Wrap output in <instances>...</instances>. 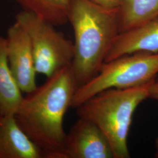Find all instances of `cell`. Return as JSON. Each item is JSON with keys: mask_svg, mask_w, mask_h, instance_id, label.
Returning a JSON list of instances; mask_svg holds the SVG:
<instances>
[{"mask_svg": "<svg viewBox=\"0 0 158 158\" xmlns=\"http://www.w3.org/2000/svg\"><path fill=\"white\" fill-rule=\"evenodd\" d=\"M23 97L8 60L6 39L0 33V114L14 115Z\"/></svg>", "mask_w": 158, "mask_h": 158, "instance_id": "30bf717a", "label": "cell"}, {"mask_svg": "<svg viewBox=\"0 0 158 158\" xmlns=\"http://www.w3.org/2000/svg\"><path fill=\"white\" fill-rule=\"evenodd\" d=\"M7 56L12 73L22 92L28 93L37 87L34 53L28 35L15 21L6 34Z\"/></svg>", "mask_w": 158, "mask_h": 158, "instance_id": "8992f818", "label": "cell"}, {"mask_svg": "<svg viewBox=\"0 0 158 158\" xmlns=\"http://www.w3.org/2000/svg\"><path fill=\"white\" fill-rule=\"evenodd\" d=\"M153 81L131 89L102 91L76 108L79 118L90 120L106 136L114 158H130L128 138L133 115L139 105L148 98Z\"/></svg>", "mask_w": 158, "mask_h": 158, "instance_id": "3957f363", "label": "cell"}, {"mask_svg": "<svg viewBox=\"0 0 158 158\" xmlns=\"http://www.w3.org/2000/svg\"><path fill=\"white\" fill-rule=\"evenodd\" d=\"M15 21L28 35L37 73L48 78L62 68L72 65L74 43L57 31L55 26L23 10L17 14Z\"/></svg>", "mask_w": 158, "mask_h": 158, "instance_id": "5b68a950", "label": "cell"}, {"mask_svg": "<svg viewBox=\"0 0 158 158\" xmlns=\"http://www.w3.org/2000/svg\"><path fill=\"white\" fill-rule=\"evenodd\" d=\"M77 88L72 65L67 66L23 96L17 108V123L44 158H63L67 134L63 119Z\"/></svg>", "mask_w": 158, "mask_h": 158, "instance_id": "6da1fadb", "label": "cell"}, {"mask_svg": "<svg viewBox=\"0 0 158 158\" xmlns=\"http://www.w3.org/2000/svg\"><path fill=\"white\" fill-rule=\"evenodd\" d=\"M158 74V53L135 52L105 62L93 78L77 88L72 107H77L107 89H127L146 85L156 80Z\"/></svg>", "mask_w": 158, "mask_h": 158, "instance_id": "277c9868", "label": "cell"}, {"mask_svg": "<svg viewBox=\"0 0 158 158\" xmlns=\"http://www.w3.org/2000/svg\"><path fill=\"white\" fill-rule=\"evenodd\" d=\"M148 98L158 101V81L154 80L149 89Z\"/></svg>", "mask_w": 158, "mask_h": 158, "instance_id": "5bb4252c", "label": "cell"}, {"mask_svg": "<svg viewBox=\"0 0 158 158\" xmlns=\"http://www.w3.org/2000/svg\"><path fill=\"white\" fill-rule=\"evenodd\" d=\"M119 32L134 28L158 15V0H121Z\"/></svg>", "mask_w": 158, "mask_h": 158, "instance_id": "8fae6325", "label": "cell"}, {"mask_svg": "<svg viewBox=\"0 0 158 158\" xmlns=\"http://www.w3.org/2000/svg\"><path fill=\"white\" fill-rule=\"evenodd\" d=\"M63 158H114L110 143L94 123L79 118L66 134Z\"/></svg>", "mask_w": 158, "mask_h": 158, "instance_id": "52a82bcc", "label": "cell"}, {"mask_svg": "<svg viewBox=\"0 0 158 158\" xmlns=\"http://www.w3.org/2000/svg\"><path fill=\"white\" fill-rule=\"evenodd\" d=\"M68 22L73 30L72 68L79 87L98 73L120 33L118 8H104L90 0H72Z\"/></svg>", "mask_w": 158, "mask_h": 158, "instance_id": "7a4b0ae2", "label": "cell"}, {"mask_svg": "<svg viewBox=\"0 0 158 158\" xmlns=\"http://www.w3.org/2000/svg\"><path fill=\"white\" fill-rule=\"evenodd\" d=\"M139 52L158 53V15L137 27L120 32L105 62Z\"/></svg>", "mask_w": 158, "mask_h": 158, "instance_id": "ba28073f", "label": "cell"}, {"mask_svg": "<svg viewBox=\"0 0 158 158\" xmlns=\"http://www.w3.org/2000/svg\"><path fill=\"white\" fill-rule=\"evenodd\" d=\"M98 6L102 7L110 8V9H117L119 8L121 0H90Z\"/></svg>", "mask_w": 158, "mask_h": 158, "instance_id": "4fadbf2b", "label": "cell"}, {"mask_svg": "<svg viewBox=\"0 0 158 158\" xmlns=\"http://www.w3.org/2000/svg\"><path fill=\"white\" fill-rule=\"evenodd\" d=\"M23 8L57 27L68 23L72 0H15Z\"/></svg>", "mask_w": 158, "mask_h": 158, "instance_id": "7c38bea8", "label": "cell"}, {"mask_svg": "<svg viewBox=\"0 0 158 158\" xmlns=\"http://www.w3.org/2000/svg\"><path fill=\"white\" fill-rule=\"evenodd\" d=\"M0 158H44L14 115L0 114Z\"/></svg>", "mask_w": 158, "mask_h": 158, "instance_id": "9c48e42d", "label": "cell"}, {"mask_svg": "<svg viewBox=\"0 0 158 158\" xmlns=\"http://www.w3.org/2000/svg\"><path fill=\"white\" fill-rule=\"evenodd\" d=\"M155 149H156V153L155 155V158H158V136L155 141Z\"/></svg>", "mask_w": 158, "mask_h": 158, "instance_id": "9a60e30c", "label": "cell"}]
</instances>
